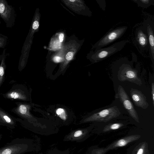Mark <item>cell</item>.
Returning a JSON list of instances; mask_svg holds the SVG:
<instances>
[{
	"label": "cell",
	"mask_w": 154,
	"mask_h": 154,
	"mask_svg": "<svg viewBox=\"0 0 154 154\" xmlns=\"http://www.w3.org/2000/svg\"><path fill=\"white\" fill-rule=\"evenodd\" d=\"M132 60H128L126 57L118 60L116 63L118 65V78L121 81H128L141 85L142 83L141 79L138 77L137 68H134V61L137 60L136 55L132 53Z\"/></svg>",
	"instance_id": "cell-1"
},
{
	"label": "cell",
	"mask_w": 154,
	"mask_h": 154,
	"mask_svg": "<svg viewBox=\"0 0 154 154\" xmlns=\"http://www.w3.org/2000/svg\"><path fill=\"white\" fill-rule=\"evenodd\" d=\"M129 42L128 40H122L107 47L95 50L90 55V58L94 63L100 62L121 51Z\"/></svg>",
	"instance_id": "cell-2"
},
{
	"label": "cell",
	"mask_w": 154,
	"mask_h": 154,
	"mask_svg": "<svg viewBox=\"0 0 154 154\" xmlns=\"http://www.w3.org/2000/svg\"><path fill=\"white\" fill-rule=\"evenodd\" d=\"M128 27L123 26L110 30L100 38L93 46L97 50L107 46L122 37Z\"/></svg>",
	"instance_id": "cell-3"
},
{
	"label": "cell",
	"mask_w": 154,
	"mask_h": 154,
	"mask_svg": "<svg viewBox=\"0 0 154 154\" xmlns=\"http://www.w3.org/2000/svg\"><path fill=\"white\" fill-rule=\"evenodd\" d=\"M120 114L119 109L116 106H114L92 114L86 118L84 122H106L119 116Z\"/></svg>",
	"instance_id": "cell-4"
},
{
	"label": "cell",
	"mask_w": 154,
	"mask_h": 154,
	"mask_svg": "<svg viewBox=\"0 0 154 154\" xmlns=\"http://www.w3.org/2000/svg\"><path fill=\"white\" fill-rule=\"evenodd\" d=\"M16 15L14 8L6 0H0V18L6 23L7 28H11L15 23Z\"/></svg>",
	"instance_id": "cell-5"
},
{
	"label": "cell",
	"mask_w": 154,
	"mask_h": 154,
	"mask_svg": "<svg viewBox=\"0 0 154 154\" xmlns=\"http://www.w3.org/2000/svg\"><path fill=\"white\" fill-rule=\"evenodd\" d=\"M116 97L120 99L130 115L137 122H139L138 114L132 102L123 88L120 85L118 87V92L116 94Z\"/></svg>",
	"instance_id": "cell-6"
},
{
	"label": "cell",
	"mask_w": 154,
	"mask_h": 154,
	"mask_svg": "<svg viewBox=\"0 0 154 154\" xmlns=\"http://www.w3.org/2000/svg\"><path fill=\"white\" fill-rule=\"evenodd\" d=\"M148 37L149 54L151 60L154 65V22L149 18L145 19L142 26Z\"/></svg>",
	"instance_id": "cell-7"
},
{
	"label": "cell",
	"mask_w": 154,
	"mask_h": 154,
	"mask_svg": "<svg viewBox=\"0 0 154 154\" xmlns=\"http://www.w3.org/2000/svg\"><path fill=\"white\" fill-rule=\"evenodd\" d=\"M135 36L136 41L140 50L143 51L149 49L148 36L143 26L136 29Z\"/></svg>",
	"instance_id": "cell-8"
},
{
	"label": "cell",
	"mask_w": 154,
	"mask_h": 154,
	"mask_svg": "<svg viewBox=\"0 0 154 154\" xmlns=\"http://www.w3.org/2000/svg\"><path fill=\"white\" fill-rule=\"evenodd\" d=\"M130 94L133 101L136 106L143 109H146L149 105L146 101V96L140 91L131 88Z\"/></svg>",
	"instance_id": "cell-9"
},
{
	"label": "cell",
	"mask_w": 154,
	"mask_h": 154,
	"mask_svg": "<svg viewBox=\"0 0 154 154\" xmlns=\"http://www.w3.org/2000/svg\"><path fill=\"white\" fill-rule=\"evenodd\" d=\"M22 150L20 144L12 145L1 149L0 154H20Z\"/></svg>",
	"instance_id": "cell-10"
},
{
	"label": "cell",
	"mask_w": 154,
	"mask_h": 154,
	"mask_svg": "<svg viewBox=\"0 0 154 154\" xmlns=\"http://www.w3.org/2000/svg\"><path fill=\"white\" fill-rule=\"evenodd\" d=\"M139 136L131 135L119 139L114 143L109 148H114L117 147H123L129 143L138 139Z\"/></svg>",
	"instance_id": "cell-11"
},
{
	"label": "cell",
	"mask_w": 154,
	"mask_h": 154,
	"mask_svg": "<svg viewBox=\"0 0 154 154\" xmlns=\"http://www.w3.org/2000/svg\"><path fill=\"white\" fill-rule=\"evenodd\" d=\"M136 3L138 7L147 8L151 5H154V0H132Z\"/></svg>",
	"instance_id": "cell-12"
},
{
	"label": "cell",
	"mask_w": 154,
	"mask_h": 154,
	"mask_svg": "<svg viewBox=\"0 0 154 154\" xmlns=\"http://www.w3.org/2000/svg\"><path fill=\"white\" fill-rule=\"evenodd\" d=\"M124 125L120 123H114L108 125L106 126L104 129V131H107L110 130H115L118 129L122 126Z\"/></svg>",
	"instance_id": "cell-13"
},
{
	"label": "cell",
	"mask_w": 154,
	"mask_h": 154,
	"mask_svg": "<svg viewBox=\"0 0 154 154\" xmlns=\"http://www.w3.org/2000/svg\"><path fill=\"white\" fill-rule=\"evenodd\" d=\"M8 96L9 98L15 99L25 100L26 98L25 96L24 95L16 92H12L9 93L8 94Z\"/></svg>",
	"instance_id": "cell-14"
},
{
	"label": "cell",
	"mask_w": 154,
	"mask_h": 154,
	"mask_svg": "<svg viewBox=\"0 0 154 154\" xmlns=\"http://www.w3.org/2000/svg\"><path fill=\"white\" fill-rule=\"evenodd\" d=\"M29 107L28 106L21 104L18 107V111L23 115L29 116Z\"/></svg>",
	"instance_id": "cell-15"
},
{
	"label": "cell",
	"mask_w": 154,
	"mask_h": 154,
	"mask_svg": "<svg viewBox=\"0 0 154 154\" xmlns=\"http://www.w3.org/2000/svg\"><path fill=\"white\" fill-rule=\"evenodd\" d=\"M8 38L7 36L0 33V48H5L7 44Z\"/></svg>",
	"instance_id": "cell-16"
},
{
	"label": "cell",
	"mask_w": 154,
	"mask_h": 154,
	"mask_svg": "<svg viewBox=\"0 0 154 154\" xmlns=\"http://www.w3.org/2000/svg\"><path fill=\"white\" fill-rule=\"evenodd\" d=\"M57 115L62 119L65 120L67 118V115L64 109L59 108L56 110Z\"/></svg>",
	"instance_id": "cell-17"
},
{
	"label": "cell",
	"mask_w": 154,
	"mask_h": 154,
	"mask_svg": "<svg viewBox=\"0 0 154 154\" xmlns=\"http://www.w3.org/2000/svg\"><path fill=\"white\" fill-rule=\"evenodd\" d=\"M0 117L1 119L5 123L11 124L14 123L13 121L10 118L1 111H0Z\"/></svg>",
	"instance_id": "cell-18"
},
{
	"label": "cell",
	"mask_w": 154,
	"mask_h": 154,
	"mask_svg": "<svg viewBox=\"0 0 154 154\" xmlns=\"http://www.w3.org/2000/svg\"><path fill=\"white\" fill-rule=\"evenodd\" d=\"M100 8L103 11L106 10V2L105 0H96Z\"/></svg>",
	"instance_id": "cell-19"
},
{
	"label": "cell",
	"mask_w": 154,
	"mask_h": 154,
	"mask_svg": "<svg viewBox=\"0 0 154 154\" xmlns=\"http://www.w3.org/2000/svg\"><path fill=\"white\" fill-rule=\"evenodd\" d=\"M73 57V53L72 52H69L66 55V58L67 60H71Z\"/></svg>",
	"instance_id": "cell-20"
},
{
	"label": "cell",
	"mask_w": 154,
	"mask_h": 154,
	"mask_svg": "<svg viewBox=\"0 0 154 154\" xmlns=\"http://www.w3.org/2000/svg\"><path fill=\"white\" fill-rule=\"evenodd\" d=\"M39 26V23L38 21L37 20H35L32 23V29L34 30H36L38 28Z\"/></svg>",
	"instance_id": "cell-21"
},
{
	"label": "cell",
	"mask_w": 154,
	"mask_h": 154,
	"mask_svg": "<svg viewBox=\"0 0 154 154\" xmlns=\"http://www.w3.org/2000/svg\"><path fill=\"white\" fill-rule=\"evenodd\" d=\"M53 60L56 63H59L62 61V59L60 57L56 56L54 58Z\"/></svg>",
	"instance_id": "cell-22"
},
{
	"label": "cell",
	"mask_w": 154,
	"mask_h": 154,
	"mask_svg": "<svg viewBox=\"0 0 154 154\" xmlns=\"http://www.w3.org/2000/svg\"><path fill=\"white\" fill-rule=\"evenodd\" d=\"M151 94H152V97L153 105L154 106V84L153 83L152 84V85Z\"/></svg>",
	"instance_id": "cell-23"
},
{
	"label": "cell",
	"mask_w": 154,
	"mask_h": 154,
	"mask_svg": "<svg viewBox=\"0 0 154 154\" xmlns=\"http://www.w3.org/2000/svg\"><path fill=\"white\" fill-rule=\"evenodd\" d=\"M82 131L81 130L76 131L74 134V136L75 137H78L81 136L82 134Z\"/></svg>",
	"instance_id": "cell-24"
},
{
	"label": "cell",
	"mask_w": 154,
	"mask_h": 154,
	"mask_svg": "<svg viewBox=\"0 0 154 154\" xmlns=\"http://www.w3.org/2000/svg\"><path fill=\"white\" fill-rule=\"evenodd\" d=\"M144 150V148L141 147L138 149L136 154H143Z\"/></svg>",
	"instance_id": "cell-25"
},
{
	"label": "cell",
	"mask_w": 154,
	"mask_h": 154,
	"mask_svg": "<svg viewBox=\"0 0 154 154\" xmlns=\"http://www.w3.org/2000/svg\"><path fill=\"white\" fill-rule=\"evenodd\" d=\"M64 35L63 33H61L59 35V40L60 42H62L63 40Z\"/></svg>",
	"instance_id": "cell-26"
},
{
	"label": "cell",
	"mask_w": 154,
	"mask_h": 154,
	"mask_svg": "<svg viewBox=\"0 0 154 154\" xmlns=\"http://www.w3.org/2000/svg\"><path fill=\"white\" fill-rule=\"evenodd\" d=\"M2 54L0 55V61H1L2 59Z\"/></svg>",
	"instance_id": "cell-27"
},
{
	"label": "cell",
	"mask_w": 154,
	"mask_h": 154,
	"mask_svg": "<svg viewBox=\"0 0 154 154\" xmlns=\"http://www.w3.org/2000/svg\"><path fill=\"white\" fill-rule=\"evenodd\" d=\"M69 1H71V2H74L75 1V0H69Z\"/></svg>",
	"instance_id": "cell-28"
}]
</instances>
